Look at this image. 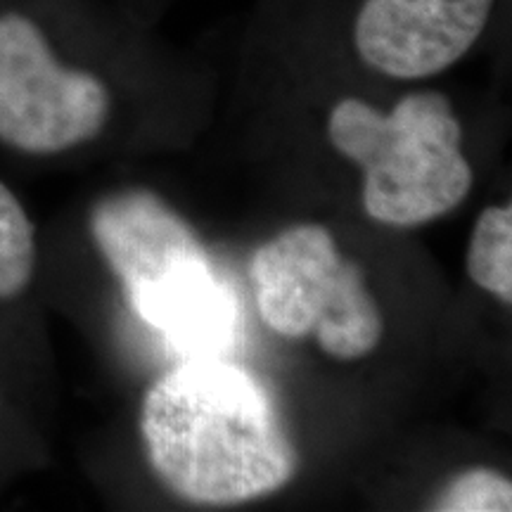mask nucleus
Returning <instances> with one entry per match:
<instances>
[{"label": "nucleus", "instance_id": "4", "mask_svg": "<svg viewBox=\"0 0 512 512\" xmlns=\"http://www.w3.org/2000/svg\"><path fill=\"white\" fill-rule=\"evenodd\" d=\"M256 311L278 337L316 335L323 354L358 361L373 354L384 318L363 268L339 252L318 223H299L256 249L249 261Z\"/></svg>", "mask_w": 512, "mask_h": 512}, {"label": "nucleus", "instance_id": "6", "mask_svg": "<svg viewBox=\"0 0 512 512\" xmlns=\"http://www.w3.org/2000/svg\"><path fill=\"white\" fill-rule=\"evenodd\" d=\"M494 0H366L354 46L366 67L399 81L430 79L484 34Z\"/></svg>", "mask_w": 512, "mask_h": 512}, {"label": "nucleus", "instance_id": "9", "mask_svg": "<svg viewBox=\"0 0 512 512\" xmlns=\"http://www.w3.org/2000/svg\"><path fill=\"white\" fill-rule=\"evenodd\" d=\"M441 512H508L512 510V484L501 472L472 467L453 477L432 501Z\"/></svg>", "mask_w": 512, "mask_h": 512}, {"label": "nucleus", "instance_id": "3", "mask_svg": "<svg viewBox=\"0 0 512 512\" xmlns=\"http://www.w3.org/2000/svg\"><path fill=\"white\" fill-rule=\"evenodd\" d=\"M93 238L140 320L200 344L214 339L228 304L195 230L155 192L105 197L91 214Z\"/></svg>", "mask_w": 512, "mask_h": 512}, {"label": "nucleus", "instance_id": "1", "mask_svg": "<svg viewBox=\"0 0 512 512\" xmlns=\"http://www.w3.org/2000/svg\"><path fill=\"white\" fill-rule=\"evenodd\" d=\"M140 434L159 482L190 503L254 501L299 470L264 384L219 358H190L159 377L143 399Z\"/></svg>", "mask_w": 512, "mask_h": 512}, {"label": "nucleus", "instance_id": "2", "mask_svg": "<svg viewBox=\"0 0 512 512\" xmlns=\"http://www.w3.org/2000/svg\"><path fill=\"white\" fill-rule=\"evenodd\" d=\"M328 138L363 169V207L377 223L415 228L451 214L472 190L463 126L437 91L408 93L382 114L361 98L332 107Z\"/></svg>", "mask_w": 512, "mask_h": 512}, {"label": "nucleus", "instance_id": "5", "mask_svg": "<svg viewBox=\"0 0 512 512\" xmlns=\"http://www.w3.org/2000/svg\"><path fill=\"white\" fill-rule=\"evenodd\" d=\"M98 76L55 60L43 31L19 12L0 15V140L31 155L88 143L110 119Z\"/></svg>", "mask_w": 512, "mask_h": 512}, {"label": "nucleus", "instance_id": "7", "mask_svg": "<svg viewBox=\"0 0 512 512\" xmlns=\"http://www.w3.org/2000/svg\"><path fill=\"white\" fill-rule=\"evenodd\" d=\"M467 275L479 290L512 304V207H489L479 214L467 245Z\"/></svg>", "mask_w": 512, "mask_h": 512}, {"label": "nucleus", "instance_id": "8", "mask_svg": "<svg viewBox=\"0 0 512 512\" xmlns=\"http://www.w3.org/2000/svg\"><path fill=\"white\" fill-rule=\"evenodd\" d=\"M36 264L34 226L8 185L0 181V299L29 285Z\"/></svg>", "mask_w": 512, "mask_h": 512}]
</instances>
